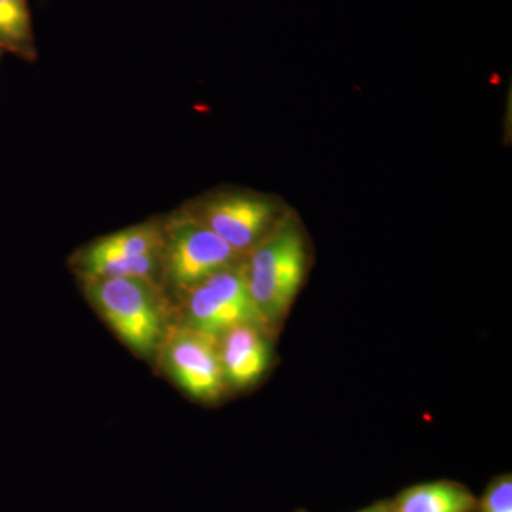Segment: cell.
I'll return each instance as SVG.
<instances>
[{"mask_svg": "<svg viewBox=\"0 0 512 512\" xmlns=\"http://www.w3.org/2000/svg\"><path fill=\"white\" fill-rule=\"evenodd\" d=\"M94 311L131 352L154 359L171 323L174 303L158 282L141 278L83 281Z\"/></svg>", "mask_w": 512, "mask_h": 512, "instance_id": "1", "label": "cell"}, {"mask_svg": "<svg viewBox=\"0 0 512 512\" xmlns=\"http://www.w3.org/2000/svg\"><path fill=\"white\" fill-rule=\"evenodd\" d=\"M308 264V244L291 212L245 256L249 292L269 329L278 325L291 308L305 281Z\"/></svg>", "mask_w": 512, "mask_h": 512, "instance_id": "2", "label": "cell"}, {"mask_svg": "<svg viewBox=\"0 0 512 512\" xmlns=\"http://www.w3.org/2000/svg\"><path fill=\"white\" fill-rule=\"evenodd\" d=\"M163 225L161 285L171 299L180 298L195 285L245 259L185 207L164 217Z\"/></svg>", "mask_w": 512, "mask_h": 512, "instance_id": "3", "label": "cell"}, {"mask_svg": "<svg viewBox=\"0 0 512 512\" xmlns=\"http://www.w3.org/2000/svg\"><path fill=\"white\" fill-rule=\"evenodd\" d=\"M163 255V218H153L93 239L74 252L70 265L82 282L103 278H141L161 284Z\"/></svg>", "mask_w": 512, "mask_h": 512, "instance_id": "4", "label": "cell"}, {"mask_svg": "<svg viewBox=\"0 0 512 512\" xmlns=\"http://www.w3.org/2000/svg\"><path fill=\"white\" fill-rule=\"evenodd\" d=\"M185 208L242 256L291 212L272 195L239 188L208 192Z\"/></svg>", "mask_w": 512, "mask_h": 512, "instance_id": "5", "label": "cell"}, {"mask_svg": "<svg viewBox=\"0 0 512 512\" xmlns=\"http://www.w3.org/2000/svg\"><path fill=\"white\" fill-rule=\"evenodd\" d=\"M244 262L222 269L180 296L178 322L218 339L241 325L271 330L249 292Z\"/></svg>", "mask_w": 512, "mask_h": 512, "instance_id": "6", "label": "cell"}, {"mask_svg": "<svg viewBox=\"0 0 512 512\" xmlns=\"http://www.w3.org/2000/svg\"><path fill=\"white\" fill-rule=\"evenodd\" d=\"M164 372L192 399L214 402L220 399L225 383L220 340L174 320L157 352Z\"/></svg>", "mask_w": 512, "mask_h": 512, "instance_id": "7", "label": "cell"}, {"mask_svg": "<svg viewBox=\"0 0 512 512\" xmlns=\"http://www.w3.org/2000/svg\"><path fill=\"white\" fill-rule=\"evenodd\" d=\"M268 332L261 326L241 325L218 339L227 386L247 389L265 375L272 356Z\"/></svg>", "mask_w": 512, "mask_h": 512, "instance_id": "8", "label": "cell"}, {"mask_svg": "<svg viewBox=\"0 0 512 512\" xmlns=\"http://www.w3.org/2000/svg\"><path fill=\"white\" fill-rule=\"evenodd\" d=\"M476 498L461 485L431 483L403 491L397 498L396 512H471Z\"/></svg>", "mask_w": 512, "mask_h": 512, "instance_id": "9", "label": "cell"}, {"mask_svg": "<svg viewBox=\"0 0 512 512\" xmlns=\"http://www.w3.org/2000/svg\"><path fill=\"white\" fill-rule=\"evenodd\" d=\"M0 49L25 62L37 59L28 0H0Z\"/></svg>", "mask_w": 512, "mask_h": 512, "instance_id": "10", "label": "cell"}, {"mask_svg": "<svg viewBox=\"0 0 512 512\" xmlns=\"http://www.w3.org/2000/svg\"><path fill=\"white\" fill-rule=\"evenodd\" d=\"M483 512H512L511 477H503L485 494Z\"/></svg>", "mask_w": 512, "mask_h": 512, "instance_id": "11", "label": "cell"}, {"mask_svg": "<svg viewBox=\"0 0 512 512\" xmlns=\"http://www.w3.org/2000/svg\"><path fill=\"white\" fill-rule=\"evenodd\" d=\"M360 512H396V510H394V507H390V505L379 504Z\"/></svg>", "mask_w": 512, "mask_h": 512, "instance_id": "12", "label": "cell"}, {"mask_svg": "<svg viewBox=\"0 0 512 512\" xmlns=\"http://www.w3.org/2000/svg\"><path fill=\"white\" fill-rule=\"evenodd\" d=\"M2 55H3V50L0 49V57H2Z\"/></svg>", "mask_w": 512, "mask_h": 512, "instance_id": "13", "label": "cell"}]
</instances>
